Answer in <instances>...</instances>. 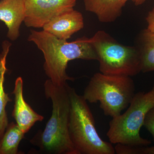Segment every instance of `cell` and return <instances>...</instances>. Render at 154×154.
<instances>
[{
    "instance_id": "6da1fadb",
    "label": "cell",
    "mask_w": 154,
    "mask_h": 154,
    "mask_svg": "<svg viewBox=\"0 0 154 154\" xmlns=\"http://www.w3.org/2000/svg\"><path fill=\"white\" fill-rule=\"evenodd\" d=\"M28 39L42 52L45 74L57 85H64L68 81H74L67 74L69 62L76 59L97 60V54L90 38L86 36L69 42L58 39L43 30H30Z\"/></svg>"
},
{
    "instance_id": "7a4b0ae2",
    "label": "cell",
    "mask_w": 154,
    "mask_h": 154,
    "mask_svg": "<svg viewBox=\"0 0 154 154\" xmlns=\"http://www.w3.org/2000/svg\"><path fill=\"white\" fill-rule=\"evenodd\" d=\"M67 83L58 86L48 79L44 84L45 94L52 103L51 117L44 131L39 130L30 140L39 151L50 154H78L69 132L70 101Z\"/></svg>"
},
{
    "instance_id": "3957f363",
    "label": "cell",
    "mask_w": 154,
    "mask_h": 154,
    "mask_svg": "<svg viewBox=\"0 0 154 154\" xmlns=\"http://www.w3.org/2000/svg\"><path fill=\"white\" fill-rule=\"evenodd\" d=\"M70 101L69 132L78 154H114L112 143L103 140L97 132L87 101L68 86Z\"/></svg>"
},
{
    "instance_id": "277c9868",
    "label": "cell",
    "mask_w": 154,
    "mask_h": 154,
    "mask_svg": "<svg viewBox=\"0 0 154 154\" xmlns=\"http://www.w3.org/2000/svg\"><path fill=\"white\" fill-rule=\"evenodd\" d=\"M135 91L131 77L98 72L91 78L83 96L90 103L100 102L104 114L113 118L128 107L135 94Z\"/></svg>"
},
{
    "instance_id": "5b68a950",
    "label": "cell",
    "mask_w": 154,
    "mask_h": 154,
    "mask_svg": "<svg viewBox=\"0 0 154 154\" xmlns=\"http://www.w3.org/2000/svg\"><path fill=\"white\" fill-rule=\"evenodd\" d=\"M154 107V85L146 93L135 94L127 110L123 114L112 118L107 136L110 143L131 146H148L151 141L140 136L146 116Z\"/></svg>"
},
{
    "instance_id": "8992f818",
    "label": "cell",
    "mask_w": 154,
    "mask_h": 154,
    "mask_svg": "<svg viewBox=\"0 0 154 154\" xmlns=\"http://www.w3.org/2000/svg\"><path fill=\"white\" fill-rule=\"evenodd\" d=\"M99 62L100 72L132 77L141 72L140 54L135 46L119 43L104 30L90 38Z\"/></svg>"
},
{
    "instance_id": "52a82bcc",
    "label": "cell",
    "mask_w": 154,
    "mask_h": 154,
    "mask_svg": "<svg viewBox=\"0 0 154 154\" xmlns=\"http://www.w3.org/2000/svg\"><path fill=\"white\" fill-rule=\"evenodd\" d=\"M77 0H25L24 22L28 28H42L53 19L74 9Z\"/></svg>"
},
{
    "instance_id": "ba28073f",
    "label": "cell",
    "mask_w": 154,
    "mask_h": 154,
    "mask_svg": "<svg viewBox=\"0 0 154 154\" xmlns=\"http://www.w3.org/2000/svg\"><path fill=\"white\" fill-rule=\"evenodd\" d=\"M84 27L82 14L72 9L53 19L42 29L58 39L67 40Z\"/></svg>"
},
{
    "instance_id": "9c48e42d",
    "label": "cell",
    "mask_w": 154,
    "mask_h": 154,
    "mask_svg": "<svg viewBox=\"0 0 154 154\" xmlns=\"http://www.w3.org/2000/svg\"><path fill=\"white\" fill-rule=\"evenodd\" d=\"M12 94L14 96V105L12 116L24 133L28 132L37 122L44 119L27 103L23 96V81L21 77L17 78Z\"/></svg>"
},
{
    "instance_id": "30bf717a",
    "label": "cell",
    "mask_w": 154,
    "mask_h": 154,
    "mask_svg": "<svg viewBox=\"0 0 154 154\" xmlns=\"http://www.w3.org/2000/svg\"><path fill=\"white\" fill-rule=\"evenodd\" d=\"M25 17V0H2L0 2V21L7 26V36L11 41H15L20 36V27Z\"/></svg>"
},
{
    "instance_id": "8fae6325",
    "label": "cell",
    "mask_w": 154,
    "mask_h": 154,
    "mask_svg": "<svg viewBox=\"0 0 154 154\" xmlns=\"http://www.w3.org/2000/svg\"><path fill=\"white\" fill-rule=\"evenodd\" d=\"M130 0H84L85 9L95 14L99 22L110 23L121 16L122 8Z\"/></svg>"
},
{
    "instance_id": "7c38bea8",
    "label": "cell",
    "mask_w": 154,
    "mask_h": 154,
    "mask_svg": "<svg viewBox=\"0 0 154 154\" xmlns=\"http://www.w3.org/2000/svg\"><path fill=\"white\" fill-rule=\"evenodd\" d=\"M12 44L9 41H4L2 45V50L0 53V140L5 133L9 124L6 107L12 100L5 92L4 82L5 75L8 69L6 66L7 58Z\"/></svg>"
},
{
    "instance_id": "4fadbf2b",
    "label": "cell",
    "mask_w": 154,
    "mask_h": 154,
    "mask_svg": "<svg viewBox=\"0 0 154 154\" xmlns=\"http://www.w3.org/2000/svg\"><path fill=\"white\" fill-rule=\"evenodd\" d=\"M135 46L140 54L141 72L154 71V33L144 29L138 36Z\"/></svg>"
},
{
    "instance_id": "5bb4252c",
    "label": "cell",
    "mask_w": 154,
    "mask_h": 154,
    "mask_svg": "<svg viewBox=\"0 0 154 154\" xmlns=\"http://www.w3.org/2000/svg\"><path fill=\"white\" fill-rule=\"evenodd\" d=\"M25 134L17 123H9L0 140V154L19 153V145Z\"/></svg>"
},
{
    "instance_id": "9a60e30c",
    "label": "cell",
    "mask_w": 154,
    "mask_h": 154,
    "mask_svg": "<svg viewBox=\"0 0 154 154\" xmlns=\"http://www.w3.org/2000/svg\"><path fill=\"white\" fill-rule=\"evenodd\" d=\"M125 154H154V146L151 147H134L125 146L123 149Z\"/></svg>"
},
{
    "instance_id": "2e32d148",
    "label": "cell",
    "mask_w": 154,
    "mask_h": 154,
    "mask_svg": "<svg viewBox=\"0 0 154 154\" xmlns=\"http://www.w3.org/2000/svg\"><path fill=\"white\" fill-rule=\"evenodd\" d=\"M143 126L152 134L154 142V107L152 108L146 114Z\"/></svg>"
},
{
    "instance_id": "e0dca14e",
    "label": "cell",
    "mask_w": 154,
    "mask_h": 154,
    "mask_svg": "<svg viewBox=\"0 0 154 154\" xmlns=\"http://www.w3.org/2000/svg\"><path fill=\"white\" fill-rule=\"evenodd\" d=\"M146 20L148 25L146 29L149 32L154 33V8L149 11Z\"/></svg>"
},
{
    "instance_id": "ac0fdd59",
    "label": "cell",
    "mask_w": 154,
    "mask_h": 154,
    "mask_svg": "<svg viewBox=\"0 0 154 154\" xmlns=\"http://www.w3.org/2000/svg\"><path fill=\"white\" fill-rule=\"evenodd\" d=\"M134 3L136 6H139L143 5L144 3L145 2L146 0H131Z\"/></svg>"
}]
</instances>
